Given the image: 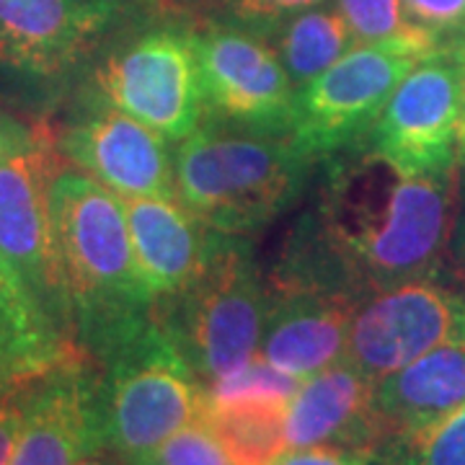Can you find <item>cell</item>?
Returning a JSON list of instances; mask_svg holds the SVG:
<instances>
[{
	"instance_id": "6da1fadb",
	"label": "cell",
	"mask_w": 465,
	"mask_h": 465,
	"mask_svg": "<svg viewBox=\"0 0 465 465\" xmlns=\"http://www.w3.org/2000/svg\"><path fill=\"white\" fill-rule=\"evenodd\" d=\"M463 168L406 173L372 148L318 163L313 200L274 264L362 302L375 292L440 280L460 207Z\"/></svg>"
},
{
	"instance_id": "7a4b0ae2",
	"label": "cell",
	"mask_w": 465,
	"mask_h": 465,
	"mask_svg": "<svg viewBox=\"0 0 465 465\" xmlns=\"http://www.w3.org/2000/svg\"><path fill=\"white\" fill-rule=\"evenodd\" d=\"M47 200L73 336L101 362L155 316L127 215L114 192L65 158L52 171Z\"/></svg>"
},
{
	"instance_id": "3957f363",
	"label": "cell",
	"mask_w": 465,
	"mask_h": 465,
	"mask_svg": "<svg viewBox=\"0 0 465 465\" xmlns=\"http://www.w3.org/2000/svg\"><path fill=\"white\" fill-rule=\"evenodd\" d=\"M316 163L287 134H269L204 116L173 145L176 197L210 228L256 235L284 215L316 176Z\"/></svg>"
},
{
	"instance_id": "277c9868",
	"label": "cell",
	"mask_w": 465,
	"mask_h": 465,
	"mask_svg": "<svg viewBox=\"0 0 465 465\" xmlns=\"http://www.w3.org/2000/svg\"><path fill=\"white\" fill-rule=\"evenodd\" d=\"M202 385H213L259 357L264 272L249 235L220 232L202 272L155 308Z\"/></svg>"
},
{
	"instance_id": "5b68a950",
	"label": "cell",
	"mask_w": 465,
	"mask_h": 465,
	"mask_svg": "<svg viewBox=\"0 0 465 465\" xmlns=\"http://www.w3.org/2000/svg\"><path fill=\"white\" fill-rule=\"evenodd\" d=\"M104 448L130 463L202 419L207 391L153 316L99 362Z\"/></svg>"
},
{
	"instance_id": "8992f818",
	"label": "cell",
	"mask_w": 465,
	"mask_h": 465,
	"mask_svg": "<svg viewBox=\"0 0 465 465\" xmlns=\"http://www.w3.org/2000/svg\"><path fill=\"white\" fill-rule=\"evenodd\" d=\"M50 122L18 124L8 119L0 155V262L57 331L75 344L60 280L50 217V176L57 161Z\"/></svg>"
},
{
	"instance_id": "52a82bcc",
	"label": "cell",
	"mask_w": 465,
	"mask_h": 465,
	"mask_svg": "<svg viewBox=\"0 0 465 465\" xmlns=\"http://www.w3.org/2000/svg\"><path fill=\"white\" fill-rule=\"evenodd\" d=\"M424 54L430 50L409 45H354L298 91L292 145L316 166L367 145L396 85Z\"/></svg>"
},
{
	"instance_id": "ba28073f",
	"label": "cell",
	"mask_w": 465,
	"mask_h": 465,
	"mask_svg": "<svg viewBox=\"0 0 465 465\" xmlns=\"http://www.w3.org/2000/svg\"><path fill=\"white\" fill-rule=\"evenodd\" d=\"M94 88L171 145L207 116L192 29L155 26L109 50L96 65Z\"/></svg>"
},
{
	"instance_id": "9c48e42d",
	"label": "cell",
	"mask_w": 465,
	"mask_h": 465,
	"mask_svg": "<svg viewBox=\"0 0 465 465\" xmlns=\"http://www.w3.org/2000/svg\"><path fill=\"white\" fill-rule=\"evenodd\" d=\"M370 145L406 173L465 168V50H434L388 99Z\"/></svg>"
},
{
	"instance_id": "30bf717a",
	"label": "cell",
	"mask_w": 465,
	"mask_h": 465,
	"mask_svg": "<svg viewBox=\"0 0 465 465\" xmlns=\"http://www.w3.org/2000/svg\"><path fill=\"white\" fill-rule=\"evenodd\" d=\"M207 116L269 134L292 133L298 91L262 34L232 21L192 29Z\"/></svg>"
},
{
	"instance_id": "8fae6325",
	"label": "cell",
	"mask_w": 465,
	"mask_h": 465,
	"mask_svg": "<svg viewBox=\"0 0 465 465\" xmlns=\"http://www.w3.org/2000/svg\"><path fill=\"white\" fill-rule=\"evenodd\" d=\"M130 0H0V70L57 84L88 65L127 21Z\"/></svg>"
},
{
	"instance_id": "7c38bea8",
	"label": "cell",
	"mask_w": 465,
	"mask_h": 465,
	"mask_svg": "<svg viewBox=\"0 0 465 465\" xmlns=\"http://www.w3.org/2000/svg\"><path fill=\"white\" fill-rule=\"evenodd\" d=\"M455 341H465V295L440 280H414L354 308L344 360L378 382Z\"/></svg>"
},
{
	"instance_id": "4fadbf2b",
	"label": "cell",
	"mask_w": 465,
	"mask_h": 465,
	"mask_svg": "<svg viewBox=\"0 0 465 465\" xmlns=\"http://www.w3.org/2000/svg\"><path fill=\"white\" fill-rule=\"evenodd\" d=\"M54 130L57 153L116 197H176L171 143L94 88ZM179 200V197H176Z\"/></svg>"
},
{
	"instance_id": "5bb4252c",
	"label": "cell",
	"mask_w": 465,
	"mask_h": 465,
	"mask_svg": "<svg viewBox=\"0 0 465 465\" xmlns=\"http://www.w3.org/2000/svg\"><path fill=\"white\" fill-rule=\"evenodd\" d=\"M357 305L341 290L269 269L259 357L298 381L316 375L344 360Z\"/></svg>"
},
{
	"instance_id": "9a60e30c",
	"label": "cell",
	"mask_w": 465,
	"mask_h": 465,
	"mask_svg": "<svg viewBox=\"0 0 465 465\" xmlns=\"http://www.w3.org/2000/svg\"><path fill=\"white\" fill-rule=\"evenodd\" d=\"M96 448H104L101 370L81 351L36 381L8 465H75Z\"/></svg>"
},
{
	"instance_id": "2e32d148",
	"label": "cell",
	"mask_w": 465,
	"mask_h": 465,
	"mask_svg": "<svg viewBox=\"0 0 465 465\" xmlns=\"http://www.w3.org/2000/svg\"><path fill=\"white\" fill-rule=\"evenodd\" d=\"M284 440L287 448L331 445L375 455L381 445L375 382L347 360L305 378L287 403Z\"/></svg>"
},
{
	"instance_id": "e0dca14e",
	"label": "cell",
	"mask_w": 465,
	"mask_h": 465,
	"mask_svg": "<svg viewBox=\"0 0 465 465\" xmlns=\"http://www.w3.org/2000/svg\"><path fill=\"white\" fill-rule=\"evenodd\" d=\"M134 259L155 308L179 295L207 264L220 231L202 223L182 202L166 197H119Z\"/></svg>"
},
{
	"instance_id": "ac0fdd59",
	"label": "cell",
	"mask_w": 465,
	"mask_h": 465,
	"mask_svg": "<svg viewBox=\"0 0 465 465\" xmlns=\"http://www.w3.org/2000/svg\"><path fill=\"white\" fill-rule=\"evenodd\" d=\"M463 403L465 341L421 354L375 382V421L381 445L432 427Z\"/></svg>"
},
{
	"instance_id": "d6986e66",
	"label": "cell",
	"mask_w": 465,
	"mask_h": 465,
	"mask_svg": "<svg viewBox=\"0 0 465 465\" xmlns=\"http://www.w3.org/2000/svg\"><path fill=\"white\" fill-rule=\"evenodd\" d=\"M84 349L57 331L0 262V382L39 378Z\"/></svg>"
},
{
	"instance_id": "ffe728a7",
	"label": "cell",
	"mask_w": 465,
	"mask_h": 465,
	"mask_svg": "<svg viewBox=\"0 0 465 465\" xmlns=\"http://www.w3.org/2000/svg\"><path fill=\"white\" fill-rule=\"evenodd\" d=\"M266 36L272 39L269 45L277 52L295 91L313 84L354 47L344 16L336 5L326 3L284 18Z\"/></svg>"
},
{
	"instance_id": "44dd1931",
	"label": "cell",
	"mask_w": 465,
	"mask_h": 465,
	"mask_svg": "<svg viewBox=\"0 0 465 465\" xmlns=\"http://www.w3.org/2000/svg\"><path fill=\"white\" fill-rule=\"evenodd\" d=\"M282 401H210L202 421L213 430L232 465H272L284 450Z\"/></svg>"
},
{
	"instance_id": "7402d4cb",
	"label": "cell",
	"mask_w": 465,
	"mask_h": 465,
	"mask_svg": "<svg viewBox=\"0 0 465 465\" xmlns=\"http://www.w3.org/2000/svg\"><path fill=\"white\" fill-rule=\"evenodd\" d=\"M378 465H465V403L421 432L382 442Z\"/></svg>"
},
{
	"instance_id": "603a6c76",
	"label": "cell",
	"mask_w": 465,
	"mask_h": 465,
	"mask_svg": "<svg viewBox=\"0 0 465 465\" xmlns=\"http://www.w3.org/2000/svg\"><path fill=\"white\" fill-rule=\"evenodd\" d=\"M347 21L354 45H409L437 50L432 39L406 18L401 0H333Z\"/></svg>"
},
{
	"instance_id": "cb8c5ba5",
	"label": "cell",
	"mask_w": 465,
	"mask_h": 465,
	"mask_svg": "<svg viewBox=\"0 0 465 465\" xmlns=\"http://www.w3.org/2000/svg\"><path fill=\"white\" fill-rule=\"evenodd\" d=\"M298 378L287 375L262 357H253L249 365L207 385L210 401H282L290 403L300 388Z\"/></svg>"
},
{
	"instance_id": "d4e9b609",
	"label": "cell",
	"mask_w": 465,
	"mask_h": 465,
	"mask_svg": "<svg viewBox=\"0 0 465 465\" xmlns=\"http://www.w3.org/2000/svg\"><path fill=\"white\" fill-rule=\"evenodd\" d=\"M127 465H232L213 430L197 419Z\"/></svg>"
},
{
	"instance_id": "484cf974",
	"label": "cell",
	"mask_w": 465,
	"mask_h": 465,
	"mask_svg": "<svg viewBox=\"0 0 465 465\" xmlns=\"http://www.w3.org/2000/svg\"><path fill=\"white\" fill-rule=\"evenodd\" d=\"M406 18L437 50H465V0H401Z\"/></svg>"
},
{
	"instance_id": "4316f807",
	"label": "cell",
	"mask_w": 465,
	"mask_h": 465,
	"mask_svg": "<svg viewBox=\"0 0 465 465\" xmlns=\"http://www.w3.org/2000/svg\"><path fill=\"white\" fill-rule=\"evenodd\" d=\"M323 3L326 0H217V5L225 11V16L231 18L232 24L246 26L262 36H266L284 18L323 5Z\"/></svg>"
},
{
	"instance_id": "83f0119b",
	"label": "cell",
	"mask_w": 465,
	"mask_h": 465,
	"mask_svg": "<svg viewBox=\"0 0 465 465\" xmlns=\"http://www.w3.org/2000/svg\"><path fill=\"white\" fill-rule=\"evenodd\" d=\"M39 378L0 382V465L11 463V455H14L18 434L26 419L29 399Z\"/></svg>"
},
{
	"instance_id": "f1b7e54d",
	"label": "cell",
	"mask_w": 465,
	"mask_h": 465,
	"mask_svg": "<svg viewBox=\"0 0 465 465\" xmlns=\"http://www.w3.org/2000/svg\"><path fill=\"white\" fill-rule=\"evenodd\" d=\"M372 455L365 450L331 448H287L272 465H372Z\"/></svg>"
},
{
	"instance_id": "f546056e",
	"label": "cell",
	"mask_w": 465,
	"mask_h": 465,
	"mask_svg": "<svg viewBox=\"0 0 465 465\" xmlns=\"http://www.w3.org/2000/svg\"><path fill=\"white\" fill-rule=\"evenodd\" d=\"M448 266L455 272V280L465 287V183L460 182V207H458V223L452 232Z\"/></svg>"
},
{
	"instance_id": "4dcf8cb0",
	"label": "cell",
	"mask_w": 465,
	"mask_h": 465,
	"mask_svg": "<svg viewBox=\"0 0 465 465\" xmlns=\"http://www.w3.org/2000/svg\"><path fill=\"white\" fill-rule=\"evenodd\" d=\"M75 465H127V463L116 455L114 450L96 448V450H91L88 455H84V458H81Z\"/></svg>"
},
{
	"instance_id": "1f68e13d",
	"label": "cell",
	"mask_w": 465,
	"mask_h": 465,
	"mask_svg": "<svg viewBox=\"0 0 465 465\" xmlns=\"http://www.w3.org/2000/svg\"><path fill=\"white\" fill-rule=\"evenodd\" d=\"M5 137H8V119L0 116V155H3V150H5Z\"/></svg>"
},
{
	"instance_id": "d6a6232c",
	"label": "cell",
	"mask_w": 465,
	"mask_h": 465,
	"mask_svg": "<svg viewBox=\"0 0 465 465\" xmlns=\"http://www.w3.org/2000/svg\"><path fill=\"white\" fill-rule=\"evenodd\" d=\"M130 3H137V5H143V3H158V5H161V3H163V5H168L166 0H130Z\"/></svg>"
},
{
	"instance_id": "836d02e7",
	"label": "cell",
	"mask_w": 465,
	"mask_h": 465,
	"mask_svg": "<svg viewBox=\"0 0 465 465\" xmlns=\"http://www.w3.org/2000/svg\"><path fill=\"white\" fill-rule=\"evenodd\" d=\"M166 3H168V5H173V0H166Z\"/></svg>"
},
{
	"instance_id": "e575fe53",
	"label": "cell",
	"mask_w": 465,
	"mask_h": 465,
	"mask_svg": "<svg viewBox=\"0 0 465 465\" xmlns=\"http://www.w3.org/2000/svg\"><path fill=\"white\" fill-rule=\"evenodd\" d=\"M176 3H183V0H173V5H176Z\"/></svg>"
}]
</instances>
